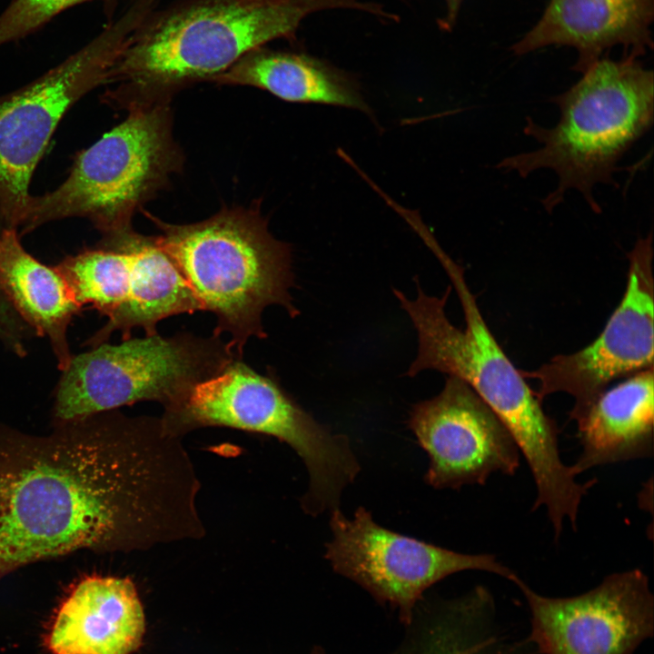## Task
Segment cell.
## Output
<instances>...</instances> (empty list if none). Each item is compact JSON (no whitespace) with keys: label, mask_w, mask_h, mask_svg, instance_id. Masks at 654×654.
<instances>
[{"label":"cell","mask_w":654,"mask_h":654,"mask_svg":"<svg viewBox=\"0 0 654 654\" xmlns=\"http://www.w3.org/2000/svg\"><path fill=\"white\" fill-rule=\"evenodd\" d=\"M53 424L37 436L0 423V580L80 550L204 538L195 466L161 417L113 410Z\"/></svg>","instance_id":"cell-1"},{"label":"cell","mask_w":654,"mask_h":654,"mask_svg":"<svg viewBox=\"0 0 654 654\" xmlns=\"http://www.w3.org/2000/svg\"><path fill=\"white\" fill-rule=\"evenodd\" d=\"M368 12L365 0H178L152 10L114 63L104 100L127 110L228 70L275 39L293 40L302 20L328 9Z\"/></svg>","instance_id":"cell-2"},{"label":"cell","mask_w":654,"mask_h":654,"mask_svg":"<svg viewBox=\"0 0 654 654\" xmlns=\"http://www.w3.org/2000/svg\"><path fill=\"white\" fill-rule=\"evenodd\" d=\"M447 272L461 302L465 328L447 318L449 286L441 297L428 295L416 280L418 294L409 299L399 290L393 293L410 317L418 335V353L406 375L435 370L469 385L505 426L532 474L537 493L543 500L567 495L576 476L561 459L558 428L541 407L487 326L476 299L464 278V270L438 244H429Z\"/></svg>","instance_id":"cell-3"},{"label":"cell","mask_w":654,"mask_h":654,"mask_svg":"<svg viewBox=\"0 0 654 654\" xmlns=\"http://www.w3.org/2000/svg\"><path fill=\"white\" fill-rule=\"evenodd\" d=\"M550 101L560 113L552 127L531 117L523 127L524 134L540 146L504 157L495 167L522 178L551 170L557 186L541 200L547 212L576 190L593 213H600L593 190L599 184L618 186L614 175L619 163L653 125V71L632 54L619 60L601 57Z\"/></svg>","instance_id":"cell-4"},{"label":"cell","mask_w":654,"mask_h":654,"mask_svg":"<svg viewBox=\"0 0 654 654\" xmlns=\"http://www.w3.org/2000/svg\"><path fill=\"white\" fill-rule=\"evenodd\" d=\"M161 231L159 244L172 257L202 304L216 318L213 333L231 336L242 357L249 339L267 336L264 309L300 312L291 295L294 285L292 249L268 231L255 210L224 209L190 224H171L150 217Z\"/></svg>","instance_id":"cell-5"},{"label":"cell","mask_w":654,"mask_h":654,"mask_svg":"<svg viewBox=\"0 0 654 654\" xmlns=\"http://www.w3.org/2000/svg\"><path fill=\"white\" fill-rule=\"evenodd\" d=\"M167 431L183 438L203 427H227L274 437L303 461L310 477L302 498L307 513L337 509L342 490L360 471L349 438L319 423L271 372L260 374L233 359L221 372L194 385L161 416Z\"/></svg>","instance_id":"cell-6"},{"label":"cell","mask_w":654,"mask_h":654,"mask_svg":"<svg viewBox=\"0 0 654 654\" xmlns=\"http://www.w3.org/2000/svg\"><path fill=\"white\" fill-rule=\"evenodd\" d=\"M128 112L124 122L78 154L63 183L30 196L21 234L70 217L88 219L103 238L133 229L136 209L167 183L183 158L172 135L168 103Z\"/></svg>","instance_id":"cell-7"},{"label":"cell","mask_w":654,"mask_h":654,"mask_svg":"<svg viewBox=\"0 0 654 654\" xmlns=\"http://www.w3.org/2000/svg\"><path fill=\"white\" fill-rule=\"evenodd\" d=\"M241 357L221 336L179 332L106 342L73 358L55 389L54 422L157 401L179 403L197 383ZM242 358V357H241Z\"/></svg>","instance_id":"cell-8"},{"label":"cell","mask_w":654,"mask_h":654,"mask_svg":"<svg viewBox=\"0 0 654 654\" xmlns=\"http://www.w3.org/2000/svg\"><path fill=\"white\" fill-rule=\"evenodd\" d=\"M152 8L150 0H134L80 50L26 85L0 95V203L11 227L20 225L31 177L58 123L84 94L108 83L131 35Z\"/></svg>","instance_id":"cell-9"},{"label":"cell","mask_w":654,"mask_h":654,"mask_svg":"<svg viewBox=\"0 0 654 654\" xmlns=\"http://www.w3.org/2000/svg\"><path fill=\"white\" fill-rule=\"evenodd\" d=\"M332 539L325 558L339 574L365 589L380 603L399 610L409 625L423 592L462 570H482L510 581L517 574L492 554H465L419 540L377 524L359 507L352 519L331 510Z\"/></svg>","instance_id":"cell-10"},{"label":"cell","mask_w":654,"mask_h":654,"mask_svg":"<svg viewBox=\"0 0 654 654\" xmlns=\"http://www.w3.org/2000/svg\"><path fill=\"white\" fill-rule=\"evenodd\" d=\"M653 238L638 239L629 253L623 298L599 337L587 347L557 355L534 371H520L535 380L534 391L546 396L566 392L574 399L570 419L579 422L608 385L623 376L653 368Z\"/></svg>","instance_id":"cell-11"},{"label":"cell","mask_w":654,"mask_h":654,"mask_svg":"<svg viewBox=\"0 0 654 654\" xmlns=\"http://www.w3.org/2000/svg\"><path fill=\"white\" fill-rule=\"evenodd\" d=\"M530 613L527 638L538 654H633L654 632V597L639 569L609 574L571 597H547L511 581Z\"/></svg>","instance_id":"cell-12"},{"label":"cell","mask_w":654,"mask_h":654,"mask_svg":"<svg viewBox=\"0 0 654 654\" xmlns=\"http://www.w3.org/2000/svg\"><path fill=\"white\" fill-rule=\"evenodd\" d=\"M408 426L428 453L425 481L435 489L484 485L514 475L520 452L491 409L461 380L449 376L435 397L416 403Z\"/></svg>","instance_id":"cell-13"},{"label":"cell","mask_w":654,"mask_h":654,"mask_svg":"<svg viewBox=\"0 0 654 654\" xmlns=\"http://www.w3.org/2000/svg\"><path fill=\"white\" fill-rule=\"evenodd\" d=\"M653 16L654 0H549L511 50L523 55L550 45L570 46L578 52L573 69L582 74L616 45L636 57L651 49Z\"/></svg>","instance_id":"cell-14"},{"label":"cell","mask_w":654,"mask_h":654,"mask_svg":"<svg viewBox=\"0 0 654 654\" xmlns=\"http://www.w3.org/2000/svg\"><path fill=\"white\" fill-rule=\"evenodd\" d=\"M144 629L143 605L130 578L90 575L60 603L44 643L51 654H131Z\"/></svg>","instance_id":"cell-15"},{"label":"cell","mask_w":654,"mask_h":654,"mask_svg":"<svg viewBox=\"0 0 654 654\" xmlns=\"http://www.w3.org/2000/svg\"><path fill=\"white\" fill-rule=\"evenodd\" d=\"M97 246L128 254L130 289L123 306L84 345L93 348L104 343L115 331L121 332L122 341L132 338L135 328H142L145 336L154 335L160 321L203 311L201 302L156 236H144L132 229L102 238Z\"/></svg>","instance_id":"cell-16"},{"label":"cell","mask_w":654,"mask_h":654,"mask_svg":"<svg viewBox=\"0 0 654 654\" xmlns=\"http://www.w3.org/2000/svg\"><path fill=\"white\" fill-rule=\"evenodd\" d=\"M653 368L606 389L577 422L579 474L598 466L651 458L654 451Z\"/></svg>","instance_id":"cell-17"},{"label":"cell","mask_w":654,"mask_h":654,"mask_svg":"<svg viewBox=\"0 0 654 654\" xmlns=\"http://www.w3.org/2000/svg\"><path fill=\"white\" fill-rule=\"evenodd\" d=\"M212 81L219 84L254 86L291 103L343 106L371 114L351 74L326 60L302 52L260 46Z\"/></svg>","instance_id":"cell-18"},{"label":"cell","mask_w":654,"mask_h":654,"mask_svg":"<svg viewBox=\"0 0 654 654\" xmlns=\"http://www.w3.org/2000/svg\"><path fill=\"white\" fill-rule=\"evenodd\" d=\"M0 285L35 335L48 339L59 370H65L73 358L67 331L81 308L56 267L27 253L15 228H6L0 237Z\"/></svg>","instance_id":"cell-19"},{"label":"cell","mask_w":654,"mask_h":654,"mask_svg":"<svg viewBox=\"0 0 654 654\" xmlns=\"http://www.w3.org/2000/svg\"><path fill=\"white\" fill-rule=\"evenodd\" d=\"M429 639L432 654H538L528 639L504 632L493 597L481 586L444 604Z\"/></svg>","instance_id":"cell-20"},{"label":"cell","mask_w":654,"mask_h":654,"mask_svg":"<svg viewBox=\"0 0 654 654\" xmlns=\"http://www.w3.org/2000/svg\"><path fill=\"white\" fill-rule=\"evenodd\" d=\"M82 309L91 305L110 318L126 302L131 282L127 253L97 246L66 256L55 266Z\"/></svg>","instance_id":"cell-21"},{"label":"cell","mask_w":654,"mask_h":654,"mask_svg":"<svg viewBox=\"0 0 654 654\" xmlns=\"http://www.w3.org/2000/svg\"><path fill=\"white\" fill-rule=\"evenodd\" d=\"M86 1L90 0H13L0 15V46L24 38L61 12Z\"/></svg>","instance_id":"cell-22"},{"label":"cell","mask_w":654,"mask_h":654,"mask_svg":"<svg viewBox=\"0 0 654 654\" xmlns=\"http://www.w3.org/2000/svg\"><path fill=\"white\" fill-rule=\"evenodd\" d=\"M9 227L11 226L0 203V237ZM34 336L35 332L14 309L0 285V342L15 355L24 357L27 353V342Z\"/></svg>","instance_id":"cell-23"},{"label":"cell","mask_w":654,"mask_h":654,"mask_svg":"<svg viewBox=\"0 0 654 654\" xmlns=\"http://www.w3.org/2000/svg\"><path fill=\"white\" fill-rule=\"evenodd\" d=\"M447 7L446 15L441 20L443 29H451L455 24L461 5L463 0H444Z\"/></svg>","instance_id":"cell-24"},{"label":"cell","mask_w":654,"mask_h":654,"mask_svg":"<svg viewBox=\"0 0 654 654\" xmlns=\"http://www.w3.org/2000/svg\"><path fill=\"white\" fill-rule=\"evenodd\" d=\"M312 654H325V652L323 651V649L322 648L315 647V648H313ZM428 654H432V653L429 651Z\"/></svg>","instance_id":"cell-25"}]
</instances>
